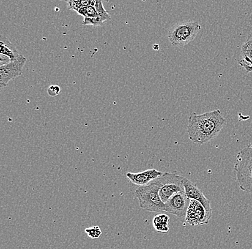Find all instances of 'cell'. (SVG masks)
Listing matches in <instances>:
<instances>
[{
    "instance_id": "8",
    "label": "cell",
    "mask_w": 252,
    "mask_h": 249,
    "mask_svg": "<svg viewBox=\"0 0 252 249\" xmlns=\"http://www.w3.org/2000/svg\"><path fill=\"white\" fill-rule=\"evenodd\" d=\"M189 202L190 200L184 192L175 194L165 203V211L179 218H183L186 217Z\"/></svg>"
},
{
    "instance_id": "3",
    "label": "cell",
    "mask_w": 252,
    "mask_h": 249,
    "mask_svg": "<svg viewBox=\"0 0 252 249\" xmlns=\"http://www.w3.org/2000/svg\"><path fill=\"white\" fill-rule=\"evenodd\" d=\"M135 195L139 201L141 209L151 212L165 211V203L160 198V185L157 179L149 185L138 187L135 190Z\"/></svg>"
},
{
    "instance_id": "5",
    "label": "cell",
    "mask_w": 252,
    "mask_h": 249,
    "mask_svg": "<svg viewBox=\"0 0 252 249\" xmlns=\"http://www.w3.org/2000/svg\"><path fill=\"white\" fill-rule=\"evenodd\" d=\"M184 178L176 173L168 172L157 178V182L160 185V198L163 203H166L175 194L184 192Z\"/></svg>"
},
{
    "instance_id": "7",
    "label": "cell",
    "mask_w": 252,
    "mask_h": 249,
    "mask_svg": "<svg viewBox=\"0 0 252 249\" xmlns=\"http://www.w3.org/2000/svg\"><path fill=\"white\" fill-rule=\"evenodd\" d=\"M25 57L21 55L17 61L9 63L4 66H0V86L1 88L7 87L8 83L11 80L15 79L23 73L24 66L26 63Z\"/></svg>"
},
{
    "instance_id": "11",
    "label": "cell",
    "mask_w": 252,
    "mask_h": 249,
    "mask_svg": "<svg viewBox=\"0 0 252 249\" xmlns=\"http://www.w3.org/2000/svg\"><path fill=\"white\" fill-rule=\"evenodd\" d=\"M1 43H0V54L8 57L11 60L12 62L17 61L20 58L21 55L19 54L17 50L12 43L9 42L7 37L4 36H1Z\"/></svg>"
},
{
    "instance_id": "22",
    "label": "cell",
    "mask_w": 252,
    "mask_h": 249,
    "mask_svg": "<svg viewBox=\"0 0 252 249\" xmlns=\"http://www.w3.org/2000/svg\"><path fill=\"white\" fill-rule=\"evenodd\" d=\"M249 22H250V24L252 27V13L250 15V19H249Z\"/></svg>"
},
{
    "instance_id": "2",
    "label": "cell",
    "mask_w": 252,
    "mask_h": 249,
    "mask_svg": "<svg viewBox=\"0 0 252 249\" xmlns=\"http://www.w3.org/2000/svg\"><path fill=\"white\" fill-rule=\"evenodd\" d=\"M234 170L239 188L252 194V143L238 152Z\"/></svg>"
},
{
    "instance_id": "20",
    "label": "cell",
    "mask_w": 252,
    "mask_h": 249,
    "mask_svg": "<svg viewBox=\"0 0 252 249\" xmlns=\"http://www.w3.org/2000/svg\"><path fill=\"white\" fill-rule=\"evenodd\" d=\"M239 64L242 68H244L246 72H252V64L251 63L247 62L245 60L242 59L239 61Z\"/></svg>"
},
{
    "instance_id": "14",
    "label": "cell",
    "mask_w": 252,
    "mask_h": 249,
    "mask_svg": "<svg viewBox=\"0 0 252 249\" xmlns=\"http://www.w3.org/2000/svg\"><path fill=\"white\" fill-rule=\"evenodd\" d=\"M242 53L244 60L252 64V33L249 35L247 40L242 45Z\"/></svg>"
},
{
    "instance_id": "9",
    "label": "cell",
    "mask_w": 252,
    "mask_h": 249,
    "mask_svg": "<svg viewBox=\"0 0 252 249\" xmlns=\"http://www.w3.org/2000/svg\"><path fill=\"white\" fill-rule=\"evenodd\" d=\"M183 184H184V193L189 200H194V201L199 202L209 212L212 213L210 201L206 198L204 194L196 185H195L191 181L189 180L187 178H184Z\"/></svg>"
},
{
    "instance_id": "19",
    "label": "cell",
    "mask_w": 252,
    "mask_h": 249,
    "mask_svg": "<svg viewBox=\"0 0 252 249\" xmlns=\"http://www.w3.org/2000/svg\"><path fill=\"white\" fill-rule=\"evenodd\" d=\"M47 92L50 97H56L61 92V88L58 86H50L47 90Z\"/></svg>"
},
{
    "instance_id": "15",
    "label": "cell",
    "mask_w": 252,
    "mask_h": 249,
    "mask_svg": "<svg viewBox=\"0 0 252 249\" xmlns=\"http://www.w3.org/2000/svg\"><path fill=\"white\" fill-rule=\"evenodd\" d=\"M94 7H95L96 11H97L99 16L101 17L104 23H105V22H108L110 20V14L104 8L102 1H96Z\"/></svg>"
},
{
    "instance_id": "13",
    "label": "cell",
    "mask_w": 252,
    "mask_h": 249,
    "mask_svg": "<svg viewBox=\"0 0 252 249\" xmlns=\"http://www.w3.org/2000/svg\"><path fill=\"white\" fill-rule=\"evenodd\" d=\"M95 1L94 0H73V1H67L68 4V8L72 10L78 12L79 9L84 8V7L92 6L94 7Z\"/></svg>"
},
{
    "instance_id": "4",
    "label": "cell",
    "mask_w": 252,
    "mask_h": 249,
    "mask_svg": "<svg viewBox=\"0 0 252 249\" xmlns=\"http://www.w3.org/2000/svg\"><path fill=\"white\" fill-rule=\"evenodd\" d=\"M201 30L198 22L183 21L173 25L168 33V40L173 47H182L188 45L196 38Z\"/></svg>"
},
{
    "instance_id": "1",
    "label": "cell",
    "mask_w": 252,
    "mask_h": 249,
    "mask_svg": "<svg viewBox=\"0 0 252 249\" xmlns=\"http://www.w3.org/2000/svg\"><path fill=\"white\" fill-rule=\"evenodd\" d=\"M226 122V119L218 109L202 114L193 113L189 119L187 133L195 144H206L218 136Z\"/></svg>"
},
{
    "instance_id": "12",
    "label": "cell",
    "mask_w": 252,
    "mask_h": 249,
    "mask_svg": "<svg viewBox=\"0 0 252 249\" xmlns=\"http://www.w3.org/2000/svg\"><path fill=\"white\" fill-rule=\"evenodd\" d=\"M169 217L165 214L156 215L153 219V225L156 231L160 233H168L169 231Z\"/></svg>"
},
{
    "instance_id": "17",
    "label": "cell",
    "mask_w": 252,
    "mask_h": 249,
    "mask_svg": "<svg viewBox=\"0 0 252 249\" xmlns=\"http://www.w3.org/2000/svg\"><path fill=\"white\" fill-rule=\"evenodd\" d=\"M85 232L88 235V237L93 239H98L102 234L101 230H100V227L97 226V225L86 228L85 230Z\"/></svg>"
},
{
    "instance_id": "16",
    "label": "cell",
    "mask_w": 252,
    "mask_h": 249,
    "mask_svg": "<svg viewBox=\"0 0 252 249\" xmlns=\"http://www.w3.org/2000/svg\"><path fill=\"white\" fill-rule=\"evenodd\" d=\"M77 12H78V15H81L84 18H93V17L98 15L97 11H96L95 7H92V6H89V7L79 9Z\"/></svg>"
},
{
    "instance_id": "21",
    "label": "cell",
    "mask_w": 252,
    "mask_h": 249,
    "mask_svg": "<svg viewBox=\"0 0 252 249\" xmlns=\"http://www.w3.org/2000/svg\"><path fill=\"white\" fill-rule=\"evenodd\" d=\"M12 62L8 57L0 55V66H4Z\"/></svg>"
},
{
    "instance_id": "18",
    "label": "cell",
    "mask_w": 252,
    "mask_h": 249,
    "mask_svg": "<svg viewBox=\"0 0 252 249\" xmlns=\"http://www.w3.org/2000/svg\"><path fill=\"white\" fill-rule=\"evenodd\" d=\"M83 25H93V26H102L104 24L101 17L97 16L93 17V18H84L83 20Z\"/></svg>"
},
{
    "instance_id": "6",
    "label": "cell",
    "mask_w": 252,
    "mask_h": 249,
    "mask_svg": "<svg viewBox=\"0 0 252 249\" xmlns=\"http://www.w3.org/2000/svg\"><path fill=\"white\" fill-rule=\"evenodd\" d=\"M212 213L209 212L201 203L194 200H190L185 220L189 225H206L212 218Z\"/></svg>"
},
{
    "instance_id": "10",
    "label": "cell",
    "mask_w": 252,
    "mask_h": 249,
    "mask_svg": "<svg viewBox=\"0 0 252 249\" xmlns=\"http://www.w3.org/2000/svg\"><path fill=\"white\" fill-rule=\"evenodd\" d=\"M163 173L155 169L145 170L141 173H127L126 176L134 185L143 187L160 177Z\"/></svg>"
}]
</instances>
